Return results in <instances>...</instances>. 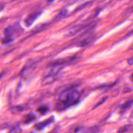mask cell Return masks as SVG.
I'll return each instance as SVG.
<instances>
[{
	"label": "cell",
	"mask_w": 133,
	"mask_h": 133,
	"mask_svg": "<svg viewBox=\"0 0 133 133\" xmlns=\"http://www.w3.org/2000/svg\"><path fill=\"white\" fill-rule=\"evenodd\" d=\"M79 92L76 89L74 88L65 89L60 94L56 108L58 110H64L76 104L79 101Z\"/></svg>",
	"instance_id": "obj_1"
},
{
	"label": "cell",
	"mask_w": 133,
	"mask_h": 133,
	"mask_svg": "<svg viewBox=\"0 0 133 133\" xmlns=\"http://www.w3.org/2000/svg\"><path fill=\"white\" fill-rule=\"evenodd\" d=\"M23 29L21 28L19 23H16L12 25H8L7 26L4 31V34L5 37H12V36L16 32H19V31H23Z\"/></svg>",
	"instance_id": "obj_2"
},
{
	"label": "cell",
	"mask_w": 133,
	"mask_h": 133,
	"mask_svg": "<svg viewBox=\"0 0 133 133\" xmlns=\"http://www.w3.org/2000/svg\"><path fill=\"white\" fill-rule=\"evenodd\" d=\"M43 11H36L30 14L24 19V23L27 27H30L34 21L41 15Z\"/></svg>",
	"instance_id": "obj_3"
},
{
	"label": "cell",
	"mask_w": 133,
	"mask_h": 133,
	"mask_svg": "<svg viewBox=\"0 0 133 133\" xmlns=\"http://www.w3.org/2000/svg\"><path fill=\"white\" fill-rule=\"evenodd\" d=\"M94 38V36L92 35H88L87 36L82 38L81 40L78 41L76 43V45L79 47H84L89 44Z\"/></svg>",
	"instance_id": "obj_4"
},
{
	"label": "cell",
	"mask_w": 133,
	"mask_h": 133,
	"mask_svg": "<svg viewBox=\"0 0 133 133\" xmlns=\"http://www.w3.org/2000/svg\"><path fill=\"white\" fill-rule=\"evenodd\" d=\"M54 117L51 116V117L48 118V119L43 121L42 122H40L38 123H37L35 127L38 129H42L44 127H45L46 126L48 125L50 123H51L54 121Z\"/></svg>",
	"instance_id": "obj_5"
},
{
	"label": "cell",
	"mask_w": 133,
	"mask_h": 133,
	"mask_svg": "<svg viewBox=\"0 0 133 133\" xmlns=\"http://www.w3.org/2000/svg\"><path fill=\"white\" fill-rule=\"evenodd\" d=\"M57 77L56 74H48L46 75L42 81V84L43 85H48L52 82H53Z\"/></svg>",
	"instance_id": "obj_6"
},
{
	"label": "cell",
	"mask_w": 133,
	"mask_h": 133,
	"mask_svg": "<svg viewBox=\"0 0 133 133\" xmlns=\"http://www.w3.org/2000/svg\"><path fill=\"white\" fill-rule=\"evenodd\" d=\"M133 128L132 125H126L120 127L118 130L117 133H125L126 132L131 131Z\"/></svg>",
	"instance_id": "obj_7"
},
{
	"label": "cell",
	"mask_w": 133,
	"mask_h": 133,
	"mask_svg": "<svg viewBox=\"0 0 133 133\" xmlns=\"http://www.w3.org/2000/svg\"><path fill=\"white\" fill-rule=\"evenodd\" d=\"M36 118L35 116L33 114H28L24 116L23 119V123L24 124H28L34 121Z\"/></svg>",
	"instance_id": "obj_8"
},
{
	"label": "cell",
	"mask_w": 133,
	"mask_h": 133,
	"mask_svg": "<svg viewBox=\"0 0 133 133\" xmlns=\"http://www.w3.org/2000/svg\"><path fill=\"white\" fill-rule=\"evenodd\" d=\"M68 12V10L66 9H63L61 10V11L56 16L55 18V20H59L61 19H62L63 17L66 16V14Z\"/></svg>",
	"instance_id": "obj_9"
},
{
	"label": "cell",
	"mask_w": 133,
	"mask_h": 133,
	"mask_svg": "<svg viewBox=\"0 0 133 133\" xmlns=\"http://www.w3.org/2000/svg\"><path fill=\"white\" fill-rule=\"evenodd\" d=\"M133 104V99L128 100L126 102H125L124 104H123L121 106V109L125 110L129 107H130Z\"/></svg>",
	"instance_id": "obj_10"
},
{
	"label": "cell",
	"mask_w": 133,
	"mask_h": 133,
	"mask_svg": "<svg viewBox=\"0 0 133 133\" xmlns=\"http://www.w3.org/2000/svg\"><path fill=\"white\" fill-rule=\"evenodd\" d=\"M48 110V107L46 105H41L37 109V111L42 114L45 113L46 112H47Z\"/></svg>",
	"instance_id": "obj_11"
},
{
	"label": "cell",
	"mask_w": 133,
	"mask_h": 133,
	"mask_svg": "<svg viewBox=\"0 0 133 133\" xmlns=\"http://www.w3.org/2000/svg\"><path fill=\"white\" fill-rule=\"evenodd\" d=\"M91 3H92L91 1H89V2H86V3H85L83 4V5H80L79 7H77L76 9V10H75V11H78V10H80L83 9L84 8H85V7L89 5V4H90Z\"/></svg>",
	"instance_id": "obj_12"
},
{
	"label": "cell",
	"mask_w": 133,
	"mask_h": 133,
	"mask_svg": "<svg viewBox=\"0 0 133 133\" xmlns=\"http://www.w3.org/2000/svg\"><path fill=\"white\" fill-rule=\"evenodd\" d=\"M21 129L19 127H15L9 130L8 133H21Z\"/></svg>",
	"instance_id": "obj_13"
},
{
	"label": "cell",
	"mask_w": 133,
	"mask_h": 133,
	"mask_svg": "<svg viewBox=\"0 0 133 133\" xmlns=\"http://www.w3.org/2000/svg\"><path fill=\"white\" fill-rule=\"evenodd\" d=\"M23 108L21 106H16L15 107L12 109V112L14 113H18V112H20L21 111H23Z\"/></svg>",
	"instance_id": "obj_14"
},
{
	"label": "cell",
	"mask_w": 133,
	"mask_h": 133,
	"mask_svg": "<svg viewBox=\"0 0 133 133\" xmlns=\"http://www.w3.org/2000/svg\"><path fill=\"white\" fill-rule=\"evenodd\" d=\"M13 41L12 37H5V38L2 40V43L4 44H7Z\"/></svg>",
	"instance_id": "obj_15"
},
{
	"label": "cell",
	"mask_w": 133,
	"mask_h": 133,
	"mask_svg": "<svg viewBox=\"0 0 133 133\" xmlns=\"http://www.w3.org/2000/svg\"><path fill=\"white\" fill-rule=\"evenodd\" d=\"M82 128H83V126L80 125H79L78 126H75V127H74V128L73 129V132L74 133H76V132L79 131L82 129Z\"/></svg>",
	"instance_id": "obj_16"
},
{
	"label": "cell",
	"mask_w": 133,
	"mask_h": 133,
	"mask_svg": "<svg viewBox=\"0 0 133 133\" xmlns=\"http://www.w3.org/2000/svg\"><path fill=\"white\" fill-rule=\"evenodd\" d=\"M128 63L130 65L133 64V56L128 59Z\"/></svg>",
	"instance_id": "obj_17"
},
{
	"label": "cell",
	"mask_w": 133,
	"mask_h": 133,
	"mask_svg": "<svg viewBox=\"0 0 133 133\" xmlns=\"http://www.w3.org/2000/svg\"><path fill=\"white\" fill-rule=\"evenodd\" d=\"M107 99V98L106 97H105V98H104L101 101H100V102H99V103H98L96 105H95V108H96V107H98V105H99V104H101V103H102L105 100V99Z\"/></svg>",
	"instance_id": "obj_18"
},
{
	"label": "cell",
	"mask_w": 133,
	"mask_h": 133,
	"mask_svg": "<svg viewBox=\"0 0 133 133\" xmlns=\"http://www.w3.org/2000/svg\"><path fill=\"white\" fill-rule=\"evenodd\" d=\"M55 0H47V2L48 3H52Z\"/></svg>",
	"instance_id": "obj_19"
},
{
	"label": "cell",
	"mask_w": 133,
	"mask_h": 133,
	"mask_svg": "<svg viewBox=\"0 0 133 133\" xmlns=\"http://www.w3.org/2000/svg\"><path fill=\"white\" fill-rule=\"evenodd\" d=\"M130 78H131V80L132 81V82H133V73L131 75V76H130Z\"/></svg>",
	"instance_id": "obj_20"
},
{
	"label": "cell",
	"mask_w": 133,
	"mask_h": 133,
	"mask_svg": "<svg viewBox=\"0 0 133 133\" xmlns=\"http://www.w3.org/2000/svg\"><path fill=\"white\" fill-rule=\"evenodd\" d=\"M132 47H133V45H132Z\"/></svg>",
	"instance_id": "obj_21"
},
{
	"label": "cell",
	"mask_w": 133,
	"mask_h": 133,
	"mask_svg": "<svg viewBox=\"0 0 133 133\" xmlns=\"http://www.w3.org/2000/svg\"><path fill=\"white\" fill-rule=\"evenodd\" d=\"M31 133H33V132H31Z\"/></svg>",
	"instance_id": "obj_22"
}]
</instances>
